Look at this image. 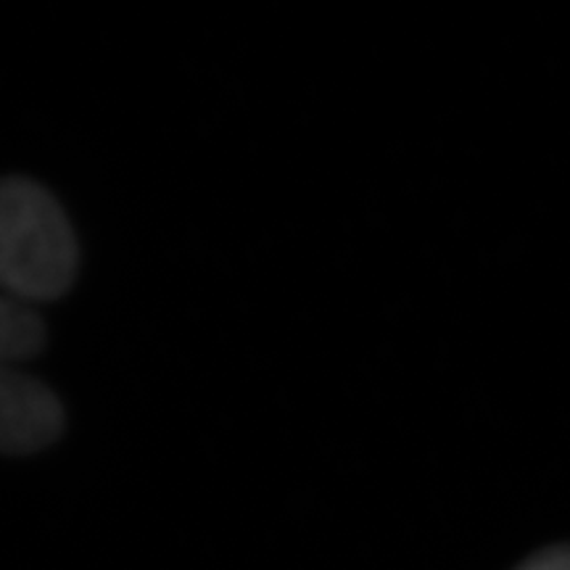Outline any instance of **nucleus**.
Segmentation results:
<instances>
[{"label": "nucleus", "mask_w": 570, "mask_h": 570, "mask_svg": "<svg viewBox=\"0 0 570 570\" xmlns=\"http://www.w3.org/2000/svg\"><path fill=\"white\" fill-rule=\"evenodd\" d=\"M75 230L59 202L24 177L0 180V294L56 302L77 277Z\"/></svg>", "instance_id": "1"}, {"label": "nucleus", "mask_w": 570, "mask_h": 570, "mask_svg": "<svg viewBox=\"0 0 570 570\" xmlns=\"http://www.w3.org/2000/svg\"><path fill=\"white\" fill-rule=\"evenodd\" d=\"M63 431L59 396L13 365H0V454H35Z\"/></svg>", "instance_id": "2"}, {"label": "nucleus", "mask_w": 570, "mask_h": 570, "mask_svg": "<svg viewBox=\"0 0 570 570\" xmlns=\"http://www.w3.org/2000/svg\"><path fill=\"white\" fill-rule=\"evenodd\" d=\"M46 346V325L30 304L0 294V365H17Z\"/></svg>", "instance_id": "3"}, {"label": "nucleus", "mask_w": 570, "mask_h": 570, "mask_svg": "<svg viewBox=\"0 0 570 570\" xmlns=\"http://www.w3.org/2000/svg\"><path fill=\"white\" fill-rule=\"evenodd\" d=\"M515 570H570V544L547 547V550L520 562Z\"/></svg>", "instance_id": "4"}]
</instances>
